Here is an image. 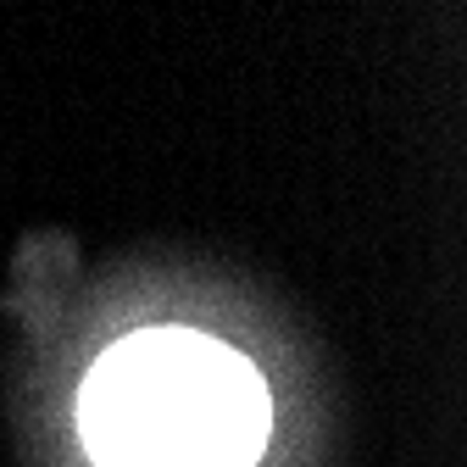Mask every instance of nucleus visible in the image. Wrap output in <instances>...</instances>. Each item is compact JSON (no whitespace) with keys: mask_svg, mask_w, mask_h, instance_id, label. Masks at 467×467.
<instances>
[{"mask_svg":"<svg viewBox=\"0 0 467 467\" xmlns=\"http://www.w3.org/2000/svg\"><path fill=\"white\" fill-rule=\"evenodd\" d=\"M78 434L100 467H256L273 434L251 357L195 328H140L84 379Z\"/></svg>","mask_w":467,"mask_h":467,"instance_id":"f257e3e1","label":"nucleus"}]
</instances>
